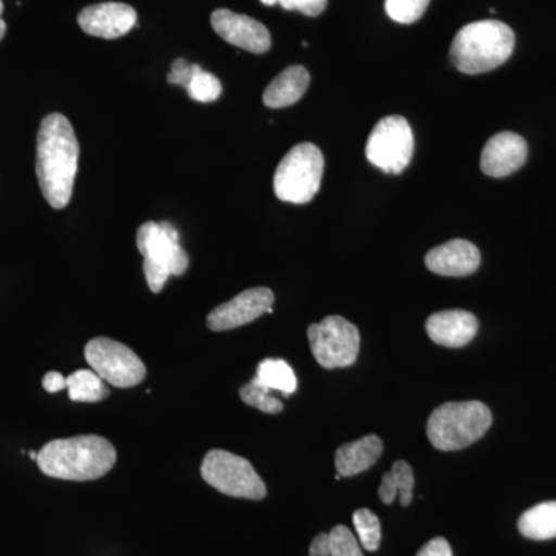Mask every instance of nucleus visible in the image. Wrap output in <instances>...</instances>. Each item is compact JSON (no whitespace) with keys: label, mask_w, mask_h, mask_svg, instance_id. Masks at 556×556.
Instances as JSON below:
<instances>
[{"label":"nucleus","mask_w":556,"mask_h":556,"mask_svg":"<svg viewBox=\"0 0 556 556\" xmlns=\"http://www.w3.org/2000/svg\"><path fill=\"white\" fill-rule=\"evenodd\" d=\"M328 556H364V552L346 526H336L328 533Z\"/></svg>","instance_id":"obj_27"},{"label":"nucleus","mask_w":556,"mask_h":556,"mask_svg":"<svg viewBox=\"0 0 556 556\" xmlns=\"http://www.w3.org/2000/svg\"><path fill=\"white\" fill-rule=\"evenodd\" d=\"M308 340L313 356L321 368H348L356 364L361 332L346 318L328 316L309 325Z\"/></svg>","instance_id":"obj_8"},{"label":"nucleus","mask_w":556,"mask_h":556,"mask_svg":"<svg viewBox=\"0 0 556 556\" xmlns=\"http://www.w3.org/2000/svg\"><path fill=\"white\" fill-rule=\"evenodd\" d=\"M189 97L197 102H214L222 94L223 87L217 76L204 72L199 64H195L192 76H190L188 86H186Z\"/></svg>","instance_id":"obj_23"},{"label":"nucleus","mask_w":556,"mask_h":556,"mask_svg":"<svg viewBox=\"0 0 556 556\" xmlns=\"http://www.w3.org/2000/svg\"><path fill=\"white\" fill-rule=\"evenodd\" d=\"M526 139L511 131H501L486 141L481 153V170L493 178H504L525 166Z\"/></svg>","instance_id":"obj_14"},{"label":"nucleus","mask_w":556,"mask_h":556,"mask_svg":"<svg viewBox=\"0 0 556 556\" xmlns=\"http://www.w3.org/2000/svg\"><path fill=\"white\" fill-rule=\"evenodd\" d=\"M416 556H453L452 547L445 538L438 536L428 541L426 546L417 552Z\"/></svg>","instance_id":"obj_30"},{"label":"nucleus","mask_w":556,"mask_h":556,"mask_svg":"<svg viewBox=\"0 0 556 556\" xmlns=\"http://www.w3.org/2000/svg\"><path fill=\"white\" fill-rule=\"evenodd\" d=\"M211 24L219 38L251 53H266L273 43L268 28L262 22L244 14L226 9L215 10L211 16Z\"/></svg>","instance_id":"obj_12"},{"label":"nucleus","mask_w":556,"mask_h":556,"mask_svg":"<svg viewBox=\"0 0 556 556\" xmlns=\"http://www.w3.org/2000/svg\"><path fill=\"white\" fill-rule=\"evenodd\" d=\"M518 529L529 540L546 541L556 538V501L538 504L519 518Z\"/></svg>","instance_id":"obj_20"},{"label":"nucleus","mask_w":556,"mask_h":556,"mask_svg":"<svg viewBox=\"0 0 556 556\" xmlns=\"http://www.w3.org/2000/svg\"><path fill=\"white\" fill-rule=\"evenodd\" d=\"M67 390L73 402H86V404H94L110 396L108 383L93 369H78L70 375Z\"/></svg>","instance_id":"obj_22"},{"label":"nucleus","mask_w":556,"mask_h":556,"mask_svg":"<svg viewBox=\"0 0 556 556\" xmlns=\"http://www.w3.org/2000/svg\"><path fill=\"white\" fill-rule=\"evenodd\" d=\"M479 321L475 314L464 309L441 311L428 317V338L445 348H463L477 336Z\"/></svg>","instance_id":"obj_16"},{"label":"nucleus","mask_w":556,"mask_h":556,"mask_svg":"<svg viewBox=\"0 0 556 556\" xmlns=\"http://www.w3.org/2000/svg\"><path fill=\"white\" fill-rule=\"evenodd\" d=\"M274 292L269 288H252L237 298L212 309L206 318L207 328L214 332L229 331L252 324L265 314L273 313Z\"/></svg>","instance_id":"obj_11"},{"label":"nucleus","mask_w":556,"mask_h":556,"mask_svg":"<svg viewBox=\"0 0 556 556\" xmlns=\"http://www.w3.org/2000/svg\"><path fill=\"white\" fill-rule=\"evenodd\" d=\"M354 527L361 541V546L368 552H376L382 540L379 518L369 508H358L353 515Z\"/></svg>","instance_id":"obj_24"},{"label":"nucleus","mask_w":556,"mask_h":556,"mask_svg":"<svg viewBox=\"0 0 556 556\" xmlns=\"http://www.w3.org/2000/svg\"><path fill=\"white\" fill-rule=\"evenodd\" d=\"M30 459H33V460L38 459V452H30Z\"/></svg>","instance_id":"obj_35"},{"label":"nucleus","mask_w":556,"mask_h":556,"mask_svg":"<svg viewBox=\"0 0 556 556\" xmlns=\"http://www.w3.org/2000/svg\"><path fill=\"white\" fill-rule=\"evenodd\" d=\"M413 489H415V473L407 460H396L390 471L383 475L379 486V497L383 504L390 506L396 496L402 507H408L413 501Z\"/></svg>","instance_id":"obj_19"},{"label":"nucleus","mask_w":556,"mask_h":556,"mask_svg":"<svg viewBox=\"0 0 556 556\" xmlns=\"http://www.w3.org/2000/svg\"><path fill=\"white\" fill-rule=\"evenodd\" d=\"M2 11H3V2H2V0H0V16H2ZM5 33H7L5 21H3L2 17H0V40L3 39V36H5Z\"/></svg>","instance_id":"obj_33"},{"label":"nucleus","mask_w":556,"mask_h":556,"mask_svg":"<svg viewBox=\"0 0 556 556\" xmlns=\"http://www.w3.org/2000/svg\"><path fill=\"white\" fill-rule=\"evenodd\" d=\"M201 478L226 496L260 501L268 493L252 464L226 450L206 453L201 464Z\"/></svg>","instance_id":"obj_7"},{"label":"nucleus","mask_w":556,"mask_h":556,"mask_svg":"<svg viewBox=\"0 0 556 556\" xmlns=\"http://www.w3.org/2000/svg\"><path fill=\"white\" fill-rule=\"evenodd\" d=\"M260 2L265 3V5L273 7L276 5L277 0H260Z\"/></svg>","instance_id":"obj_34"},{"label":"nucleus","mask_w":556,"mask_h":556,"mask_svg":"<svg viewBox=\"0 0 556 556\" xmlns=\"http://www.w3.org/2000/svg\"><path fill=\"white\" fill-rule=\"evenodd\" d=\"M42 387L43 390L47 391V393H60V391L65 390V388H67V378H64V376H62L61 372L58 371L47 372V375L43 376Z\"/></svg>","instance_id":"obj_31"},{"label":"nucleus","mask_w":556,"mask_h":556,"mask_svg":"<svg viewBox=\"0 0 556 556\" xmlns=\"http://www.w3.org/2000/svg\"><path fill=\"white\" fill-rule=\"evenodd\" d=\"M78 161L79 142L72 124L61 113H50L38 131L36 175L51 207L64 208L72 200Z\"/></svg>","instance_id":"obj_1"},{"label":"nucleus","mask_w":556,"mask_h":556,"mask_svg":"<svg viewBox=\"0 0 556 556\" xmlns=\"http://www.w3.org/2000/svg\"><path fill=\"white\" fill-rule=\"evenodd\" d=\"M285 10L300 11L305 16H320L327 9L328 0H277Z\"/></svg>","instance_id":"obj_28"},{"label":"nucleus","mask_w":556,"mask_h":556,"mask_svg":"<svg viewBox=\"0 0 556 556\" xmlns=\"http://www.w3.org/2000/svg\"><path fill=\"white\" fill-rule=\"evenodd\" d=\"M240 399L249 407L257 408L260 412L268 413V415H278V413L283 412V402L274 396L273 391L258 386L254 379L240 388Z\"/></svg>","instance_id":"obj_25"},{"label":"nucleus","mask_w":556,"mask_h":556,"mask_svg":"<svg viewBox=\"0 0 556 556\" xmlns=\"http://www.w3.org/2000/svg\"><path fill=\"white\" fill-rule=\"evenodd\" d=\"M367 159L386 174H401L412 161L415 138L404 116L391 115L376 124L367 141Z\"/></svg>","instance_id":"obj_10"},{"label":"nucleus","mask_w":556,"mask_h":556,"mask_svg":"<svg viewBox=\"0 0 556 556\" xmlns=\"http://www.w3.org/2000/svg\"><path fill=\"white\" fill-rule=\"evenodd\" d=\"M193 68H195V64H189L186 60H177L172 64L169 76H167V80L174 86H188L190 76H192Z\"/></svg>","instance_id":"obj_29"},{"label":"nucleus","mask_w":556,"mask_h":556,"mask_svg":"<svg viewBox=\"0 0 556 556\" xmlns=\"http://www.w3.org/2000/svg\"><path fill=\"white\" fill-rule=\"evenodd\" d=\"M39 470L50 478L86 482L105 477L116 464V450L98 434L54 439L38 452Z\"/></svg>","instance_id":"obj_2"},{"label":"nucleus","mask_w":556,"mask_h":556,"mask_svg":"<svg viewBox=\"0 0 556 556\" xmlns=\"http://www.w3.org/2000/svg\"><path fill=\"white\" fill-rule=\"evenodd\" d=\"M137 247L144 257V277L150 291H163L170 276H182L189 268L188 252L179 244L177 228L170 223L148 222L138 229Z\"/></svg>","instance_id":"obj_5"},{"label":"nucleus","mask_w":556,"mask_h":556,"mask_svg":"<svg viewBox=\"0 0 556 556\" xmlns=\"http://www.w3.org/2000/svg\"><path fill=\"white\" fill-rule=\"evenodd\" d=\"M514 49L515 33L504 22H471L456 33L450 60L460 73L481 75L503 65Z\"/></svg>","instance_id":"obj_3"},{"label":"nucleus","mask_w":556,"mask_h":556,"mask_svg":"<svg viewBox=\"0 0 556 556\" xmlns=\"http://www.w3.org/2000/svg\"><path fill=\"white\" fill-rule=\"evenodd\" d=\"M311 76L302 65L285 68L263 93V102L269 109H283L302 100L308 90Z\"/></svg>","instance_id":"obj_18"},{"label":"nucleus","mask_w":556,"mask_h":556,"mask_svg":"<svg viewBox=\"0 0 556 556\" xmlns=\"http://www.w3.org/2000/svg\"><path fill=\"white\" fill-rule=\"evenodd\" d=\"M254 380L266 390L278 391L285 396H291L298 391L294 369L281 358H265L260 362Z\"/></svg>","instance_id":"obj_21"},{"label":"nucleus","mask_w":556,"mask_h":556,"mask_svg":"<svg viewBox=\"0 0 556 556\" xmlns=\"http://www.w3.org/2000/svg\"><path fill=\"white\" fill-rule=\"evenodd\" d=\"M309 556H328V533H318L309 547Z\"/></svg>","instance_id":"obj_32"},{"label":"nucleus","mask_w":556,"mask_h":556,"mask_svg":"<svg viewBox=\"0 0 556 556\" xmlns=\"http://www.w3.org/2000/svg\"><path fill=\"white\" fill-rule=\"evenodd\" d=\"M481 265V254L473 243L467 240H452L431 249L426 257V266L431 273L445 277H466Z\"/></svg>","instance_id":"obj_15"},{"label":"nucleus","mask_w":556,"mask_h":556,"mask_svg":"<svg viewBox=\"0 0 556 556\" xmlns=\"http://www.w3.org/2000/svg\"><path fill=\"white\" fill-rule=\"evenodd\" d=\"M492 422V412L482 402H447L428 417V441L441 452H456L484 437Z\"/></svg>","instance_id":"obj_4"},{"label":"nucleus","mask_w":556,"mask_h":556,"mask_svg":"<svg viewBox=\"0 0 556 556\" xmlns=\"http://www.w3.org/2000/svg\"><path fill=\"white\" fill-rule=\"evenodd\" d=\"M383 453L382 439L376 434L348 442L336 452V470L340 478H353L369 470Z\"/></svg>","instance_id":"obj_17"},{"label":"nucleus","mask_w":556,"mask_h":556,"mask_svg":"<svg viewBox=\"0 0 556 556\" xmlns=\"http://www.w3.org/2000/svg\"><path fill=\"white\" fill-rule=\"evenodd\" d=\"M84 356L91 369L112 387H137L148 375V368L135 351L113 339H91L84 350Z\"/></svg>","instance_id":"obj_9"},{"label":"nucleus","mask_w":556,"mask_h":556,"mask_svg":"<svg viewBox=\"0 0 556 556\" xmlns=\"http://www.w3.org/2000/svg\"><path fill=\"white\" fill-rule=\"evenodd\" d=\"M430 0H386L388 16L399 24H415L424 16Z\"/></svg>","instance_id":"obj_26"},{"label":"nucleus","mask_w":556,"mask_h":556,"mask_svg":"<svg viewBox=\"0 0 556 556\" xmlns=\"http://www.w3.org/2000/svg\"><path fill=\"white\" fill-rule=\"evenodd\" d=\"M138 14L127 3L105 2L87 7L78 16L79 27L87 35L102 39H118L137 25Z\"/></svg>","instance_id":"obj_13"},{"label":"nucleus","mask_w":556,"mask_h":556,"mask_svg":"<svg viewBox=\"0 0 556 556\" xmlns=\"http://www.w3.org/2000/svg\"><path fill=\"white\" fill-rule=\"evenodd\" d=\"M325 160L311 142L294 146L278 164L274 192L287 203L306 204L316 197L324 178Z\"/></svg>","instance_id":"obj_6"}]
</instances>
